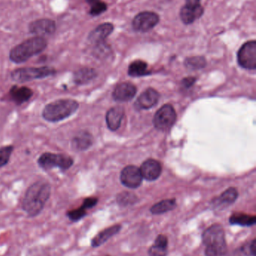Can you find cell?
Listing matches in <instances>:
<instances>
[{"mask_svg": "<svg viewBox=\"0 0 256 256\" xmlns=\"http://www.w3.org/2000/svg\"><path fill=\"white\" fill-rule=\"evenodd\" d=\"M56 74V70L53 67L44 66L36 68H20L12 72L11 78L16 83H26L32 80H40L52 77Z\"/></svg>", "mask_w": 256, "mask_h": 256, "instance_id": "5b68a950", "label": "cell"}, {"mask_svg": "<svg viewBox=\"0 0 256 256\" xmlns=\"http://www.w3.org/2000/svg\"><path fill=\"white\" fill-rule=\"evenodd\" d=\"M160 98V94L156 90L150 88L139 96L136 104L138 108L148 110L156 106Z\"/></svg>", "mask_w": 256, "mask_h": 256, "instance_id": "9a60e30c", "label": "cell"}, {"mask_svg": "<svg viewBox=\"0 0 256 256\" xmlns=\"http://www.w3.org/2000/svg\"><path fill=\"white\" fill-rule=\"evenodd\" d=\"M79 103L71 98L59 100L47 104L42 112V118L49 122H62L74 114L79 109Z\"/></svg>", "mask_w": 256, "mask_h": 256, "instance_id": "3957f363", "label": "cell"}, {"mask_svg": "<svg viewBox=\"0 0 256 256\" xmlns=\"http://www.w3.org/2000/svg\"><path fill=\"white\" fill-rule=\"evenodd\" d=\"M137 94V88L132 84L122 83L118 85L114 91L113 97L120 102L131 101Z\"/></svg>", "mask_w": 256, "mask_h": 256, "instance_id": "5bb4252c", "label": "cell"}, {"mask_svg": "<svg viewBox=\"0 0 256 256\" xmlns=\"http://www.w3.org/2000/svg\"><path fill=\"white\" fill-rule=\"evenodd\" d=\"M96 77L97 72L95 70L85 67V68H80L74 73L73 82L76 85L82 86V85L90 83Z\"/></svg>", "mask_w": 256, "mask_h": 256, "instance_id": "ffe728a7", "label": "cell"}, {"mask_svg": "<svg viewBox=\"0 0 256 256\" xmlns=\"http://www.w3.org/2000/svg\"><path fill=\"white\" fill-rule=\"evenodd\" d=\"M238 192L235 188H230L226 190L220 196V197L217 199V203L220 205H224L228 206L234 203L235 200L238 199Z\"/></svg>", "mask_w": 256, "mask_h": 256, "instance_id": "d4e9b609", "label": "cell"}, {"mask_svg": "<svg viewBox=\"0 0 256 256\" xmlns=\"http://www.w3.org/2000/svg\"><path fill=\"white\" fill-rule=\"evenodd\" d=\"M176 120V113L173 106L166 104L156 114L154 124L157 130L166 131L173 126Z\"/></svg>", "mask_w": 256, "mask_h": 256, "instance_id": "52a82bcc", "label": "cell"}, {"mask_svg": "<svg viewBox=\"0 0 256 256\" xmlns=\"http://www.w3.org/2000/svg\"><path fill=\"white\" fill-rule=\"evenodd\" d=\"M86 215H88L86 210H85L82 206L80 208H78V209L68 211L66 214L67 217L70 218V221L73 222H77L80 221L82 218H84Z\"/></svg>", "mask_w": 256, "mask_h": 256, "instance_id": "f546056e", "label": "cell"}, {"mask_svg": "<svg viewBox=\"0 0 256 256\" xmlns=\"http://www.w3.org/2000/svg\"><path fill=\"white\" fill-rule=\"evenodd\" d=\"M176 206V202L175 199H168V200H162L152 206L150 211L152 214L160 215L166 214L169 211L173 210Z\"/></svg>", "mask_w": 256, "mask_h": 256, "instance_id": "603a6c76", "label": "cell"}, {"mask_svg": "<svg viewBox=\"0 0 256 256\" xmlns=\"http://www.w3.org/2000/svg\"><path fill=\"white\" fill-rule=\"evenodd\" d=\"M52 194V186L44 181H38L29 187L25 193L22 208L30 217L40 215Z\"/></svg>", "mask_w": 256, "mask_h": 256, "instance_id": "6da1fadb", "label": "cell"}, {"mask_svg": "<svg viewBox=\"0 0 256 256\" xmlns=\"http://www.w3.org/2000/svg\"><path fill=\"white\" fill-rule=\"evenodd\" d=\"M168 248L154 245L150 248V256H167Z\"/></svg>", "mask_w": 256, "mask_h": 256, "instance_id": "4dcf8cb0", "label": "cell"}, {"mask_svg": "<svg viewBox=\"0 0 256 256\" xmlns=\"http://www.w3.org/2000/svg\"><path fill=\"white\" fill-rule=\"evenodd\" d=\"M98 202V199L96 198H88L84 200L82 206H83L85 210L91 209V208H94V206H96Z\"/></svg>", "mask_w": 256, "mask_h": 256, "instance_id": "1f68e13d", "label": "cell"}, {"mask_svg": "<svg viewBox=\"0 0 256 256\" xmlns=\"http://www.w3.org/2000/svg\"><path fill=\"white\" fill-rule=\"evenodd\" d=\"M138 198L136 194L130 192H122L118 196V202L121 206H128L134 204L137 202Z\"/></svg>", "mask_w": 256, "mask_h": 256, "instance_id": "83f0119b", "label": "cell"}, {"mask_svg": "<svg viewBox=\"0 0 256 256\" xmlns=\"http://www.w3.org/2000/svg\"><path fill=\"white\" fill-rule=\"evenodd\" d=\"M204 14V8L199 1H188L180 11V18L185 24H192Z\"/></svg>", "mask_w": 256, "mask_h": 256, "instance_id": "30bf717a", "label": "cell"}, {"mask_svg": "<svg viewBox=\"0 0 256 256\" xmlns=\"http://www.w3.org/2000/svg\"><path fill=\"white\" fill-rule=\"evenodd\" d=\"M121 182L127 188H137L142 185L143 176L140 168L130 166L122 170L120 176Z\"/></svg>", "mask_w": 256, "mask_h": 256, "instance_id": "7c38bea8", "label": "cell"}, {"mask_svg": "<svg viewBox=\"0 0 256 256\" xmlns=\"http://www.w3.org/2000/svg\"><path fill=\"white\" fill-rule=\"evenodd\" d=\"M168 240L167 236H164V235H160L156 240L155 245L158 246L168 248Z\"/></svg>", "mask_w": 256, "mask_h": 256, "instance_id": "d6a6232c", "label": "cell"}, {"mask_svg": "<svg viewBox=\"0 0 256 256\" xmlns=\"http://www.w3.org/2000/svg\"><path fill=\"white\" fill-rule=\"evenodd\" d=\"M203 242L206 246V256H224L227 252V244L224 229L220 224L210 227L203 234Z\"/></svg>", "mask_w": 256, "mask_h": 256, "instance_id": "277c9868", "label": "cell"}, {"mask_svg": "<svg viewBox=\"0 0 256 256\" xmlns=\"http://www.w3.org/2000/svg\"><path fill=\"white\" fill-rule=\"evenodd\" d=\"M91 8L90 11V14L92 17L101 16L103 13L106 12L108 10L107 4L103 2H90Z\"/></svg>", "mask_w": 256, "mask_h": 256, "instance_id": "f1b7e54d", "label": "cell"}, {"mask_svg": "<svg viewBox=\"0 0 256 256\" xmlns=\"http://www.w3.org/2000/svg\"><path fill=\"white\" fill-rule=\"evenodd\" d=\"M238 62L242 68L254 70L256 68V42H248L244 44L238 54Z\"/></svg>", "mask_w": 256, "mask_h": 256, "instance_id": "ba28073f", "label": "cell"}, {"mask_svg": "<svg viewBox=\"0 0 256 256\" xmlns=\"http://www.w3.org/2000/svg\"><path fill=\"white\" fill-rule=\"evenodd\" d=\"M124 116L125 110L122 108L116 107L110 109L106 115V122L109 130L114 132L119 130Z\"/></svg>", "mask_w": 256, "mask_h": 256, "instance_id": "d6986e66", "label": "cell"}, {"mask_svg": "<svg viewBox=\"0 0 256 256\" xmlns=\"http://www.w3.org/2000/svg\"><path fill=\"white\" fill-rule=\"evenodd\" d=\"M142 176L146 180H156L162 174V167L160 162L154 160H148L143 163L140 168Z\"/></svg>", "mask_w": 256, "mask_h": 256, "instance_id": "4fadbf2b", "label": "cell"}, {"mask_svg": "<svg viewBox=\"0 0 256 256\" xmlns=\"http://www.w3.org/2000/svg\"><path fill=\"white\" fill-rule=\"evenodd\" d=\"M250 251L252 256H256V240H253L250 246Z\"/></svg>", "mask_w": 256, "mask_h": 256, "instance_id": "e575fe53", "label": "cell"}, {"mask_svg": "<svg viewBox=\"0 0 256 256\" xmlns=\"http://www.w3.org/2000/svg\"><path fill=\"white\" fill-rule=\"evenodd\" d=\"M14 150V148L12 145L0 148V168L5 167L8 164Z\"/></svg>", "mask_w": 256, "mask_h": 256, "instance_id": "484cf974", "label": "cell"}, {"mask_svg": "<svg viewBox=\"0 0 256 256\" xmlns=\"http://www.w3.org/2000/svg\"><path fill=\"white\" fill-rule=\"evenodd\" d=\"M256 216L246 215L244 214H235L230 218V223L232 224H238L240 226H252L256 224Z\"/></svg>", "mask_w": 256, "mask_h": 256, "instance_id": "cb8c5ba5", "label": "cell"}, {"mask_svg": "<svg viewBox=\"0 0 256 256\" xmlns=\"http://www.w3.org/2000/svg\"><path fill=\"white\" fill-rule=\"evenodd\" d=\"M94 139L88 132H80L72 140V146L77 151H86L94 144Z\"/></svg>", "mask_w": 256, "mask_h": 256, "instance_id": "ac0fdd59", "label": "cell"}, {"mask_svg": "<svg viewBox=\"0 0 256 256\" xmlns=\"http://www.w3.org/2000/svg\"><path fill=\"white\" fill-rule=\"evenodd\" d=\"M196 82V79L194 78H187L184 79L182 80V85H184V88H190Z\"/></svg>", "mask_w": 256, "mask_h": 256, "instance_id": "836d02e7", "label": "cell"}, {"mask_svg": "<svg viewBox=\"0 0 256 256\" xmlns=\"http://www.w3.org/2000/svg\"><path fill=\"white\" fill-rule=\"evenodd\" d=\"M120 226H114L113 227L108 228L103 232H100L98 235L95 236L92 240V246L94 248H97L100 246L103 245L104 242H107L110 238L119 233L120 230Z\"/></svg>", "mask_w": 256, "mask_h": 256, "instance_id": "44dd1931", "label": "cell"}, {"mask_svg": "<svg viewBox=\"0 0 256 256\" xmlns=\"http://www.w3.org/2000/svg\"><path fill=\"white\" fill-rule=\"evenodd\" d=\"M74 160L70 156L52 152L43 154L38 160V166L44 170L59 168L62 172H66L74 166Z\"/></svg>", "mask_w": 256, "mask_h": 256, "instance_id": "8992f818", "label": "cell"}, {"mask_svg": "<svg viewBox=\"0 0 256 256\" xmlns=\"http://www.w3.org/2000/svg\"><path fill=\"white\" fill-rule=\"evenodd\" d=\"M160 22L158 14L151 12L140 13L133 20V28L138 32H146L154 29Z\"/></svg>", "mask_w": 256, "mask_h": 256, "instance_id": "9c48e42d", "label": "cell"}, {"mask_svg": "<svg viewBox=\"0 0 256 256\" xmlns=\"http://www.w3.org/2000/svg\"><path fill=\"white\" fill-rule=\"evenodd\" d=\"M48 46L47 40L42 37H32L14 47L10 52V58L16 64L28 62L46 50Z\"/></svg>", "mask_w": 256, "mask_h": 256, "instance_id": "7a4b0ae2", "label": "cell"}, {"mask_svg": "<svg viewBox=\"0 0 256 256\" xmlns=\"http://www.w3.org/2000/svg\"><path fill=\"white\" fill-rule=\"evenodd\" d=\"M150 74L148 71V65L142 60H136L132 62L128 67V74L132 77H144Z\"/></svg>", "mask_w": 256, "mask_h": 256, "instance_id": "7402d4cb", "label": "cell"}, {"mask_svg": "<svg viewBox=\"0 0 256 256\" xmlns=\"http://www.w3.org/2000/svg\"><path fill=\"white\" fill-rule=\"evenodd\" d=\"M185 64L186 66L190 70H200L206 66V60L202 56H194L187 59Z\"/></svg>", "mask_w": 256, "mask_h": 256, "instance_id": "4316f807", "label": "cell"}, {"mask_svg": "<svg viewBox=\"0 0 256 256\" xmlns=\"http://www.w3.org/2000/svg\"><path fill=\"white\" fill-rule=\"evenodd\" d=\"M10 98L18 106H22L32 98L34 91L26 86H14L10 92Z\"/></svg>", "mask_w": 256, "mask_h": 256, "instance_id": "e0dca14e", "label": "cell"}, {"mask_svg": "<svg viewBox=\"0 0 256 256\" xmlns=\"http://www.w3.org/2000/svg\"><path fill=\"white\" fill-rule=\"evenodd\" d=\"M114 29V28L112 24H103L90 34L88 40L92 44L100 46L113 32Z\"/></svg>", "mask_w": 256, "mask_h": 256, "instance_id": "2e32d148", "label": "cell"}, {"mask_svg": "<svg viewBox=\"0 0 256 256\" xmlns=\"http://www.w3.org/2000/svg\"><path fill=\"white\" fill-rule=\"evenodd\" d=\"M56 25L54 20L44 18L35 20L30 24V32L37 37L49 36L56 32Z\"/></svg>", "mask_w": 256, "mask_h": 256, "instance_id": "8fae6325", "label": "cell"}]
</instances>
